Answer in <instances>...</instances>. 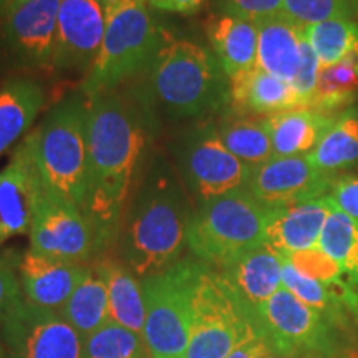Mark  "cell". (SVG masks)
Listing matches in <instances>:
<instances>
[{"instance_id": "1", "label": "cell", "mask_w": 358, "mask_h": 358, "mask_svg": "<svg viewBox=\"0 0 358 358\" xmlns=\"http://www.w3.org/2000/svg\"><path fill=\"white\" fill-rule=\"evenodd\" d=\"M87 118L88 192L83 214L92 224L101 256L115 245L124 209L140 179L153 115L138 100L113 92L88 98Z\"/></svg>"}, {"instance_id": "2", "label": "cell", "mask_w": 358, "mask_h": 358, "mask_svg": "<svg viewBox=\"0 0 358 358\" xmlns=\"http://www.w3.org/2000/svg\"><path fill=\"white\" fill-rule=\"evenodd\" d=\"M171 163L156 156L138 179L124 209L116 257L140 279L166 271L187 248L191 206Z\"/></svg>"}, {"instance_id": "3", "label": "cell", "mask_w": 358, "mask_h": 358, "mask_svg": "<svg viewBox=\"0 0 358 358\" xmlns=\"http://www.w3.org/2000/svg\"><path fill=\"white\" fill-rule=\"evenodd\" d=\"M143 75L136 100L151 115L196 120L229 106V77L211 50L191 40L169 35Z\"/></svg>"}, {"instance_id": "4", "label": "cell", "mask_w": 358, "mask_h": 358, "mask_svg": "<svg viewBox=\"0 0 358 358\" xmlns=\"http://www.w3.org/2000/svg\"><path fill=\"white\" fill-rule=\"evenodd\" d=\"M22 143L42 189L83 211L88 192L87 101L73 96L58 103Z\"/></svg>"}, {"instance_id": "5", "label": "cell", "mask_w": 358, "mask_h": 358, "mask_svg": "<svg viewBox=\"0 0 358 358\" xmlns=\"http://www.w3.org/2000/svg\"><path fill=\"white\" fill-rule=\"evenodd\" d=\"M105 10V37L82 85L87 100L113 93L127 80L145 73L169 37L145 0H123Z\"/></svg>"}, {"instance_id": "6", "label": "cell", "mask_w": 358, "mask_h": 358, "mask_svg": "<svg viewBox=\"0 0 358 358\" xmlns=\"http://www.w3.org/2000/svg\"><path fill=\"white\" fill-rule=\"evenodd\" d=\"M271 211L248 187L199 203L187 226V249L214 268L229 266L248 250L266 244Z\"/></svg>"}, {"instance_id": "7", "label": "cell", "mask_w": 358, "mask_h": 358, "mask_svg": "<svg viewBox=\"0 0 358 358\" xmlns=\"http://www.w3.org/2000/svg\"><path fill=\"white\" fill-rule=\"evenodd\" d=\"M261 334L254 312L224 277L203 262L191 301L189 342L185 358H226L245 340Z\"/></svg>"}, {"instance_id": "8", "label": "cell", "mask_w": 358, "mask_h": 358, "mask_svg": "<svg viewBox=\"0 0 358 358\" xmlns=\"http://www.w3.org/2000/svg\"><path fill=\"white\" fill-rule=\"evenodd\" d=\"M203 261L182 257L166 271L143 279L146 322L143 330L151 358H185L189 342L191 301Z\"/></svg>"}, {"instance_id": "9", "label": "cell", "mask_w": 358, "mask_h": 358, "mask_svg": "<svg viewBox=\"0 0 358 358\" xmlns=\"http://www.w3.org/2000/svg\"><path fill=\"white\" fill-rule=\"evenodd\" d=\"M171 153L186 189L199 203L249 186L252 168L224 146L216 122H203L179 133Z\"/></svg>"}, {"instance_id": "10", "label": "cell", "mask_w": 358, "mask_h": 358, "mask_svg": "<svg viewBox=\"0 0 358 358\" xmlns=\"http://www.w3.org/2000/svg\"><path fill=\"white\" fill-rule=\"evenodd\" d=\"M254 317L274 357L329 358L337 350L335 327L287 289L277 290Z\"/></svg>"}, {"instance_id": "11", "label": "cell", "mask_w": 358, "mask_h": 358, "mask_svg": "<svg viewBox=\"0 0 358 358\" xmlns=\"http://www.w3.org/2000/svg\"><path fill=\"white\" fill-rule=\"evenodd\" d=\"M7 358H85V340L60 312L25 299L0 325Z\"/></svg>"}, {"instance_id": "12", "label": "cell", "mask_w": 358, "mask_h": 358, "mask_svg": "<svg viewBox=\"0 0 358 358\" xmlns=\"http://www.w3.org/2000/svg\"><path fill=\"white\" fill-rule=\"evenodd\" d=\"M29 239L34 252L60 261L88 264L98 256L95 232L82 209L43 189Z\"/></svg>"}, {"instance_id": "13", "label": "cell", "mask_w": 358, "mask_h": 358, "mask_svg": "<svg viewBox=\"0 0 358 358\" xmlns=\"http://www.w3.org/2000/svg\"><path fill=\"white\" fill-rule=\"evenodd\" d=\"M338 176L322 171L310 155L274 156L254 168L248 189L267 208H285L330 194Z\"/></svg>"}, {"instance_id": "14", "label": "cell", "mask_w": 358, "mask_h": 358, "mask_svg": "<svg viewBox=\"0 0 358 358\" xmlns=\"http://www.w3.org/2000/svg\"><path fill=\"white\" fill-rule=\"evenodd\" d=\"M106 30L101 0H60L52 69L85 73L95 64Z\"/></svg>"}, {"instance_id": "15", "label": "cell", "mask_w": 358, "mask_h": 358, "mask_svg": "<svg viewBox=\"0 0 358 358\" xmlns=\"http://www.w3.org/2000/svg\"><path fill=\"white\" fill-rule=\"evenodd\" d=\"M60 0H25L0 20L3 52L22 69L52 66Z\"/></svg>"}, {"instance_id": "16", "label": "cell", "mask_w": 358, "mask_h": 358, "mask_svg": "<svg viewBox=\"0 0 358 358\" xmlns=\"http://www.w3.org/2000/svg\"><path fill=\"white\" fill-rule=\"evenodd\" d=\"M42 186L24 143L0 169V248L12 237L29 234Z\"/></svg>"}, {"instance_id": "17", "label": "cell", "mask_w": 358, "mask_h": 358, "mask_svg": "<svg viewBox=\"0 0 358 358\" xmlns=\"http://www.w3.org/2000/svg\"><path fill=\"white\" fill-rule=\"evenodd\" d=\"M88 264L60 261L27 249L19 259L22 295L34 306L60 312L77 289Z\"/></svg>"}, {"instance_id": "18", "label": "cell", "mask_w": 358, "mask_h": 358, "mask_svg": "<svg viewBox=\"0 0 358 358\" xmlns=\"http://www.w3.org/2000/svg\"><path fill=\"white\" fill-rule=\"evenodd\" d=\"M334 208L332 199L325 196L272 209L266 226V244L280 256L315 248Z\"/></svg>"}, {"instance_id": "19", "label": "cell", "mask_w": 358, "mask_h": 358, "mask_svg": "<svg viewBox=\"0 0 358 358\" xmlns=\"http://www.w3.org/2000/svg\"><path fill=\"white\" fill-rule=\"evenodd\" d=\"M295 108H302V101L292 85L259 66L229 78V106L226 113L272 116Z\"/></svg>"}, {"instance_id": "20", "label": "cell", "mask_w": 358, "mask_h": 358, "mask_svg": "<svg viewBox=\"0 0 358 358\" xmlns=\"http://www.w3.org/2000/svg\"><path fill=\"white\" fill-rule=\"evenodd\" d=\"M282 264L284 259L280 254L267 244H262L217 271L229 287L239 295L241 301L254 312L277 290L284 287Z\"/></svg>"}, {"instance_id": "21", "label": "cell", "mask_w": 358, "mask_h": 358, "mask_svg": "<svg viewBox=\"0 0 358 358\" xmlns=\"http://www.w3.org/2000/svg\"><path fill=\"white\" fill-rule=\"evenodd\" d=\"M257 60L256 66L267 73L292 82L301 64L306 27L289 19L285 13H275L257 20Z\"/></svg>"}, {"instance_id": "22", "label": "cell", "mask_w": 358, "mask_h": 358, "mask_svg": "<svg viewBox=\"0 0 358 358\" xmlns=\"http://www.w3.org/2000/svg\"><path fill=\"white\" fill-rule=\"evenodd\" d=\"M108 289L110 320L143 335L146 322L143 280L108 252L93 259Z\"/></svg>"}, {"instance_id": "23", "label": "cell", "mask_w": 358, "mask_h": 358, "mask_svg": "<svg viewBox=\"0 0 358 358\" xmlns=\"http://www.w3.org/2000/svg\"><path fill=\"white\" fill-rule=\"evenodd\" d=\"M213 53L229 78L256 66L257 24L231 13H219L208 24Z\"/></svg>"}, {"instance_id": "24", "label": "cell", "mask_w": 358, "mask_h": 358, "mask_svg": "<svg viewBox=\"0 0 358 358\" xmlns=\"http://www.w3.org/2000/svg\"><path fill=\"white\" fill-rule=\"evenodd\" d=\"M337 116L312 108H295L267 116L274 156L310 155Z\"/></svg>"}, {"instance_id": "25", "label": "cell", "mask_w": 358, "mask_h": 358, "mask_svg": "<svg viewBox=\"0 0 358 358\" xmlns=\"http://www.w3.org/2000/svg\"><path fill=\"white\" fill-rule=\"evenodd\" d=\"M43 103V90L34 80L15 78L0 88V156L29 131Z\"/></svg>"}, {"instance_id": "26", "label": "cell", "mask_w": 358, "mask_h": 358, "mask_svg": "<svg viewBox=\"0 0 358 358\" xmlns=\"http://www.w3.org/2000/svg\"><path fill=\"white\" fill-rule=\"evenodd\" d=\"M60 313L83 340L110 320L108 289L100 268L93 261L88 262L83 279L71 292Z\"/></svg>"}, {"instance_id": "27", "label": "cell", "mask_w": 358, "mask_h": 358, "mask_svg": "<svg viewBox=\"0 0 358 358\" xmlns=\"http://www.w3.org/2000/svg\"><path fill=\"white\" fill-rule=\"evenodd\" d=\"M310 158L317 168L335 176L358 168V106L337 116L313 148Z\"/></svg>"}, {"instance_id": "28", "label": "cell", "mask_w": 358, "mask_h": 358, "mask_svg": "<svg viewBox=\"0 0 358 358\" xmlns=\"http://www.w3.org/2000/svg\"><path fill=\"white\" fill-rule=\"evenodd\" d=\"M216 123L224 146L249 168L254 169L274 158L266 118L226 113Z\"/></svg>"}, {"instance_id": "29", "label": "cell", "mask_w": 358, "mask_h": 358, "mask_svg": "<svg viewBox=\"0 0 358 358\" xmlns=\"http://www.w3.org/2000/svg\"><path fill=\"white\" fill-rule=\"evenodd\" d=\"M282 259H284V264H282V285H284V289H287L306 306L319 312L335 329L342 330L348 327L350 313L343 306L337 290L301 274L287 259L284 256Z\"/></svg>"}, {"instance_id": "30", "label": "cell", "mask_w": 358, "mask_h": 358, "mask_svg": "<svg viewBox=\"0 0 358 358\" xmlns=\"http://www.w3.org/2000/svg\"><path fill=\"white\" fill-rule=\"evenodd\" d=\"M319 245L338 264L343 279L358 290V221L335 206L322 231Z\"/></svg>"}, {"instance_id": "31", "label": "cell", "mask_w": 358, "mask_h": 358, "mask_svg": "<svg viewBox=\"0 0 358 358\" xmlns=\"http://www.w3.org/2000/svg\"><path fill=\"white\" fill-rule=\"evenodd\" d=\"M358 98V70L340 62L334 66H324L319 73L315 96L308 108L327 115H340L352 108Z\"/></svg>"}, {"instance_id": "32", "label": "cell", "mask_w": 358, "mask_h": 358, "mask_svg": "<svg viewBox=\"0 0 358 358\" xmlns=\"http://www.w3.org/2000/svg\"><path fill=\"white\" fill-rule=\"evenodd\" d=\"M306 35L313 52L324 66H334L358 45V22L330 19L306 27Z\"/></svg>"}, {"instance_id": "33", "label": "cell", "mask_w": 358, "mask_h": 358, "mask_svg": "<svg viewBox=\"0 0 358 358\" xmlns=\"http://www.w3.org/2000/svg\"><path fill=\"white\" fill-rule=\"evenodd\" d=\"M85 358H151L143 335L108 320L85 338Z\"/></svg>"}, {"instance_id": "34", "label": "cell", "mask_w": 358, "mask_h": 358, "mask_svg": "<svg viewBox=\"0 0 358 358\" xmlns=\"http://www.w3.org/2000/svg\"><path fill=\"white\" fill-rule=\"evenodd\" d=\"M282 13L302 27L330 19L358 22V0H284Z\"/></svg>"}, {"instance_id": "35", "label": "cell", "mask_w": 358, "mask_h": 358, "mask_svg": "<svg viewBox=\"0 0 358 358\" xmlns=\"http://www.w3.org/2000/svg\"><path fill=\"white\" fill-rule=\"evenodd\" d=\"M284 257L287 259L301 274L320 282V284L327 285V287L335 289L338 287L342 282H345L338 264L335 262L325 250H322L320 245H315V248L306 250H299V252L289 254V256Z\"/></svg>"}, {"instance_id": "36", "label": "cell", "mask_w": 358, "mask_h": 358, "mask_svg": "<svg viewBox=\"0 0 358 358\" xmlns=\"http://www.w3.org/2000/svg\"><path fill=\"white\" fill-rule=\"evenodd\" d=\"M320 70H322V65L319 62V57L315 55L312 45L308 43V40L306 38V42L302 43V55H301V64H299L297 75H295L292 82H290L295 92H297V95L301 96L302 108H308L313 100V96H315Z\"/></svg>"}, {"instance_id": "37", "label": "cell", "mask_w": 358, "mask_h": 358, "mask_svg": "<svg viewBox=\"0 0 358 358\" xmlns=\"http://www.w3.org/2000/svg\"><path fill=\"white\" fill-rule=\"evenodd\" d=\"M222 13L243 17L248 20H262L282 12L284 0H217Z\"/></svg>"}, {"instance_id": "38", "label": "cell", "mask_w": 358, "mask_h": 358, "mask_svg": "<svg viewBox=\"0 0 358 358\" xmlns=\"http://www.w3.org/2000/svg\"><path fill=\"white\" fill-rule=\"evenodd\" d=\"M329 198L337 206L338 211L358 221V176L355 174L338 176Z\"/></svg>"}, {"instance_id": "39", "label": "cell", "mask_w": 358, "mask_h": 358, "mask_svg": "<svg viewBox=\"0 0 358 358\" xmlns=\"http://www.w3.org/2000/svg\"><path fill=\"white\" fill-rule=\"evenodd\" d=\"M24 295H22V287L19 277L13 272L10 262L0 257V325L8 312L19 303Z\"/></svg>"}, {"instance_id": "40", "label": "cell", "mask_w": 358, "mask_h": 358, "mask_svg": "<svg viewBox=\"0 0 358 358\" xmlns=\"http://www.w3.org/2000/svg\"><path fill=\"white\" fill-rule=\"evenodd\" d=\"M274 357L267 340L262 337V334L254 335L236 347L226 358H271Z\"/></svg>"}, {"instance_id": "41", "label": "cell", "mask_w": 358, "mask_h": 358, "mask_svg": "<svg viewBox=\"0 0 358 358\" xmlns=\"http://www.w3.org/2000/svg\"><path fill=\"white\" fill-rule=\"evenodd\" d=\"M203 3L204 0H150L148 6L161 12H173V13H182V15H191V13L198 12Z\"/></svg>"}, {"instance_id": "42", "label": "cell", "mask_w": 358, "mask_h": 358, "mask_svg": "<svg viewBox=\"0 0 358 358\" xmlns=\"http://www.w3.org/2000/svg\"><path fill=\"white\" fill-rule=\"evenodd\" d=\"M335 290L338 292L343 306L347 307L348 313H350V317H353V320L358 324V290L353 289L347 280L342 282L338 287H335Z\"/></svg>"}, {"instance_id": "43", "label": "cell", "mask_w": 358, "mask_h": 358, "mask_svg": "<svg viewBox=\"0 0 358 358\" xmlns=\"http://www.w3.org/2000/svg\"><path fill=\"white\" fill-rule=\"evenodd\" d=\"M22 2H25V0H0V20L17 6H20Z\"/></svg>"}, {"instance_id": "44", "label": "cell", "mask_w": 358, "mask_h": 358, "mask_svg": "<svg viewBox=\"0 0 358 358\" xmlns=\"http://www.w3.org/2000/svg\"><path fill=\"white\" fill-rule=\"evenodd\" d=\"M122 2H123V0H101L103 7H105V8L116 7V6H118V3H122Z\"/></svg>"}, {"instance_id": "45", "label": "cell", "mask_w": 358, "mask_h": 358, "mask_svg": "<svg viewBox=\"0 0 358 358\" xmlns=\"http://www.w3.org/2000/svg\"><path fill=\"white\" fill-rule=\"evenodd\" d=\"M0 358H7V352H6V347H3L2 337H0Z\"/></svg>"}, {"instance_id": "46", "label": "cell", "mask_w": 358, "mask_h": 358, "mask_svg": "<svg viewBox=\"0 0 358 358\" xmlns=\"http://www.w3.org/2000/svg\"><path fill=\"white\" fill-rule=\"evenodd\" d=\"M145 2H146V3H148V2H150V0H145Z\"/></svg>"}, {"instance_id": "47", "label": "cell", "mask_w": 358, "mask_h": 358, "mask_svg": "<svg viewBox=\"0 0 358 358\" xmlns=\"http://www.w3.org/2000/svg\"><path fill=\"white\" fill-rule=\"evenodd\" d=\"M271 358H279V357H271Z\"/></svg>"}]
</instances>
